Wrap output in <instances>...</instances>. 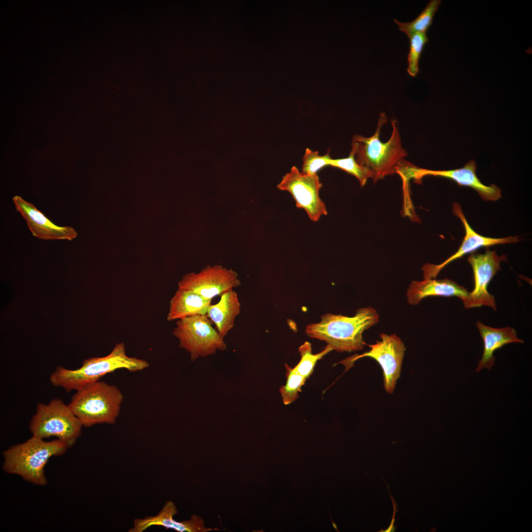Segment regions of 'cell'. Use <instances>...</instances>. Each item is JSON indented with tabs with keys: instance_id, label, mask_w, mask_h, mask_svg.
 Here are the masks:
<instances>
[{
	"instance_id": "cell-1",
	"label": "cell",
	"mask_w": 532,
	"mask_h": 532,
	"mask_svg": "<svg viewBox=\"0 0 532 532\" xmlns=\"http://www.w3.org/2000/svg\"><path fill=\"white\" fill-rule=\"evenodd\" d=\"M387 121L385 113H381L373 135L365 137L355 134L352 139L351 150L356 162L370 172L374 182L397 173L407 155L401 144L396 120L391 121L393 129L389 139L386 142L380 139L381 128Z\"/></svg>"
},
{
	"instance_id": "cell-2",
	"label": "cell",
	"mask_w": 532,
	"mask_h": 532,
	"mask_svg": "<svg viewBox=\"0 0 532 532\" xmlns=\"http://www.w3.org/2000/svg\"><path fill=\"white\" fill-rule=\"evenodd\" d=\"M379 319L376 310L371 307L359 309L353 317L327 313L322 316L319 323L308 325L305 332L310 337L325 341L333 350L350 352L364 348V332Z\"/></svg>"
},
{
	"instance_id": "cell-3",
	"label": "cell",
	"mask_w": 532,
	"mask_h": 532,
	"mask_svg": "<svg viewBox=\"0 0 532 532\" xmlns=\"http://www.w3.org/2000/svg\"><path fill=\"white\" fill-rule=\"evenodd\" d=\"M149 366L148 362L145 360L128 356L125 345L121 342L116 344L108 355L86 359L77 369L57 366L51 373L49 380L53 386L69 392L90 383L99 381L103 376L117 369L123 368L136 372L144 370Z\"/></svg>"
},
{
	"instance_id": "cell-4",
	"label": "cell",
	"mask_w": 532,
	"mask_h": 532,
	"mask_svg": "<svg viewBox=\"0 0 532 532\" xmlns=\"http://www.w3.org/2000/svg\"><path fill=\"white\" fill-rule=\"evenodd\" d=\"M68 448L58 439L45 441L32 435L26 441L13 445L3 452V469L29 482L44 486L47 483L44 467L48 461L52 457L64 454Z\"/></svg>"
},
{
	"instance_id": "cell-5",
	"label": "cell",
	"mask_w": 532,
	"mask_h": 532,
	"mask_svg": "<svg viewBox=\"0 0 532 532\" xmlns=\"http://www.w3.org/2000/svg\"><path fill=\"white\" fill-rule=\"evenodd\" d=\"M75 391L68 405L83 427L115 423L123 399L117 387L98 381Z\"/></svg>"
},
{
	"instance_id": "cell-6",
	"label": "cell",
	"mask_w": 532,
	"mask_h": 532,
	"mask_svg": "<svg viewBox=\"0 0 532 532\" xmlns=\"http://www.w3.org/2000/svg\"><path fill=\"white\" fill-rule=\"evenodd\" d=\"M83 427L68 405L60 399L38 403L29 424L32 435L42 439L55 437L68 448L81 435Z\"/></svg>"
},
{
	"instance_id": "cell-7",
	"label": "cell",
	"mask_w": 532,
	"mask_h": 532,
	"mask_svg": "<svg viewBox=\"0 0 532 532\" xmlns=\"http://www.w3.org/2000/svg\"><path fill=\"white\" fill-rule=\"evenodd\" d=\"M206 315H198L177 320L172 331L179 346L189 352L192 361L227 348L223 337L213 327Z\"/></svg>"
},
{
	"instance_id": "cell-8",
	"label": "cell",
	"mask_w": 532,
	"mask_h": 532,
	"mask_svg": "<svg viewBox=\"0 0 532 532\" xmlns=\"http://www.w3.org/2000/svg\"><path fill=\"white\" fill-rule=\"evenodd\" d=\"M380 336L381 341L369 345L371 348L369 351L360 355L355 354L340 363L348 370L360 358L367 357L374 359L383 370L384 388L387 393L391 394L400 376L405 347L400 338L395 334L381 333Z\"/></svg>"
},
{
	"instance_id": "cell-9",
	"label": "cell",
	"mask_w": 532,
	"mask_h": 532,
	"mask_svg": "<svg viewBox=\"0 0 532 532\" xmlns=\"http://www.w3.org/2000/svg\"><path fill=\"white\" fill-rule=\"evenodd\" d=\"M322 187L317 174L300 172L296 166L291 167L277 185L279 189L289 192L296 201V206L304 209L314 222L328 214L327 207L319 196Z\"/></svg>"
},
{
	"instance_id": "cell-10",
	"label": "cell",
	"mask_w": 532,
	"mask_h": 532,
	"mask_svg": "<svg viewBox=\"0 0 532 532\" xmlns=\"http://www.w3.org/2000/svg\"><path fill=\"white\" fill-rule=\"evenodd\" d=\"M505 255L498 256L495 251L487 249L483 254L472 253L467 261L472 266L474 287L463 301L465 308L487 306L497 310L494 296L488 291V285L495 275L501 269L500 263L506 261Z\"/></svg>"
},
{
	"instance_id": "cell-11",
	"label": "cell",
	"mask_w": 532,
	"mask_h": 532,
	"mask_svg": "<svg viewBox=\"0 0 532 532\" xmlns=\"http://www.w3.org/2000/svg\"><path fill=\"white\" fill-rule=\"evenodd\" d=\"M241 285L237 273L220 265L208 266L198 273L185 274L178 283V289L196 293L211 299Z\"/></svg>"
},
{
	"instance_id": "cell-12",
	"label": "cell",
	"mask_w": 532,
	"mask_h": 532,
	"mask_svg": "<svg viewBox=\"0 0 532 532\" xmlns=\"http://www.w3.org/2000/svg\"><path fill=\"white\" fill-rule=\"evenodd\" d=\"M453 212L455 216L460 218L464 226L465 235L464 240L457 252L442 263L439 265H424L422 267L424 279L435 278L441 270L449 264L466 254L474 252L480 248L498 244L516 243L520 240L517 236L492 238L480 235L470 226L460 205L456 202L453 204Z\"/></svg>"
},
{
	"instance_id": "cell-13",
	"label": "cell",
	"mask_w": 532,
	"mask_h": 532,
	"mask_svg": "<svg viewBox=\"0 0 532 532\" xmlns=\"http://www.w3.org/2000/svg\"><path fill=\"white\" fill-rule=\"evenodd\" d=\"M13 201L16 209L26 220L32 234L39 239L48 240L66 239L72 240L78 236L77 231L71 226H59L53 223L42 212L18 196Z\"/></svg>"
},
{
	"instance_id": "cell-14",
	"label": "cell",
	"mask_w": 532,
	"mask_h": 532,
	"mask_svg": "<svg viewBox=\"0 0 532 532\" xmlns=\"http://www.w3.org/2000/svg\"><path fill=\"white\" fill-rule=\"evenodd\" d=\"M476 164L470 160L464 167L455 169L433 170L415 167L413 178L419 180L425 176L432 175L450 179L459 185L468 186L476 191L484 200L496 201L501 198V190L495 185H485L476 175Z\"/></svg>"
},
{
	"instance_id": "cell-15",
	"label": "cell",
	"mask_w": 532,
	"mask_h": 532,
	"mask_svg": "<svg viewBox=\"0 0 532 532\" xmlns=\"http://www.w3.org/2000/svg\"><path fill=\"white\" fill-rule=\"evenodd\" d=\"M176 506L173 501L168 500L159 513L152 516L136 518L133 527L129 532H142L150 527L162 526L166 529H171L178 532H206L215 529L207 528L202 518L193 515L189 520L179 522L173 519L177 513Z\"/></svg>"
},
{
	"instance_id": "cell-16",
	"label": "cell",
	"mask_w": 532,
	"mask_h": 532,
	"mask_svg": "<svg viewBox=\"0 0 532 532\" xmlns=\"http://www.w3.org/2000/svg\"><path fill=\"white\" fill-rule=\"evenodd\" d=\"M482 337L484 349L476 371L483 368L491 370L495 363L494 352L503 346L512 343H523V340L518 337L516 330L511 327L496 328L486 326L480 321L476 323Z\"/></svg>"
},
{
	"instance_id": "cell-17",
	"label": "cell",
	"mask_w": 532,
	"mask_h": 532,
	"mask_svg": "<svg viewBox=\"0 0 532 532\" xmlns=\"http://www.w3.org/2000/svg\"><path fill=\"white\" fill-rule=\"evenodd\" d=\"M469 292L464 286L449 279L441 280L424 279L413 281L407 290V302L410 305H416L428 297H457L464 300Z\"/></svg>"
},
{
	"instance_id": "cell-18",
	"label": "cell",
	"mask_w": 532,
	"mask_h": 532,
	"mask_svg": "<svg viewBox=\"0 0 532 532\" xmlns=\"http://www.w3.org/2000/svg\"><path fill=\"white\" fill-rule=\"evenodd\" d=\"M240 310L238 295L232 290L223 294L218 302L211 304L206 315L215 325L219 334L224 338L233 328Z\"/></svg>"
},
{
	"instance_id": "cell-19",
	"label": "cell",
	"mask_w": 532,
	"mask_h": 532,
	"mask_svg": "<svg viewBox=\"0 0 532 532\" xmlns=\"http://www.w3.org/2000/svg\"><path fill=\"white\" fill-rule=\"evenodd\" d=\"M211 301L191 291L178 289L170 300L166 319L172 321L206 315Z\"/></svg>"
},
{
	"instance_id": "cell-20",
	"label": "cell",
	"mask_w": 532,
	"mask_h": 532,
	"mask_svg": "<svg viewBox=\"0 0 532 532\" xmlns=\"http://www.w3.org/2000/svg\"><path fill=\"white\" fill-rule=\"evenodd\" d=\"M441 2L440 0H430L419 15L411 22H400L396 19L394 21L399 30L408 37L415 33H426L432 24L434 15Z\"/></svg>"
},
{
	"instance_id": "cell-21",
	"label": "cell",
	"mask_w": 532,
	"mask_h": 532,
	"mask_svg": "<svg viewBox=\"0 0 532 532\" xmlns=\"http://www.w3.org/2000/svg\"><path fill=\"white\" fill-rule=\"evenodd\" d=\"M332 350V349L327 345L321 352L313 354L312 353L311 344L306 341L299 347V351L301 359L294 368L300 375L307 379L312 374L317 361Z\"/></svg>"
},
{
	"instance_id": "cell-22",
	"label": "cell",
	"mask_w": 532,
	"mask_h": 532,
	"mask_svg": "<svg viewBox=\"0 0 532 532\" xmlns=\"http://www.w3.org/2000/svg\"><path fill=\"white\" fill-rule=\"evenodd\" d=\"M287 382L282 386L279 391L284 404L288 405L296 400L299 397V393L304 385L306 379L300 375L294 368H291L285 364Z\"/></svg>"
},
{
	"instance_id": "cell-23",
	"label": "cell",
	"mask_w": 532,
	"mask_h": 532,
	"mask_svg": "<svg viewBox=\"0 0 532 532\" xmlns=\"http://www.w3.org/2000/svg\"><path fill=\"white\" fill-rule=\"evenodd\" d=\"M409 51L407 55V71L411 77H416L419 71V61L423 49L429 39L426 33H415L409 37Z\"/></svg>"
},
{
	"instance_id": "cell-24",
	"label": "cell",
	"mask_w": 532,
	"mask_h": 532,
	"mask_svg": "<svg viewBox=\"0 0 532 532\" xmlns=\"http://www.w3.org/2000/svg\"><path fill=\"white\" fill-rule=\"evenodd\" d=\"M330 166L342 169L355 176L362 187L366 184L368 178H372L370 172L357 163L354 152L352 150L346 158L332 159Z\"/></svg>"
},
{
	"instance_id": "cell-25",
	"label": "cell",
	"mask_w": 532,
	"mask_h": 532,
	"mask_svg": "<svg viewBox=\"0 0 532 532\" xmlns=\"http://www.w3.org/2000/svg\"><path fill=\"white\" fill-rule=\"evenodd\" d=\"M332 158L329 150L324 155H320L317 151L306 148L302 158L301 172L308 174H316L323 167L330 166Z\"/></svg>"
},
{
	"instance_id": "cell-26",
	"label": "cell",
	"mask_w": 532,
	"mask_h": 532,
	"mask_svg": "<svg viewBox=\"0 0 532 532\" xmlns=\"http://www.w3.org/2000/svg\"><path fill=\"white\" fill-rule=\"evenodd\" d=\"M385 483H386V482H385ZM386 485H387V488H388V491H389V495H390L391 499L392 501L393 505V514L392 518L391 519V521L390 525L389 526V527L386 529H385L384 530L381 529L380 531H378V532H395V530H396V529L397 528V527L395 526V521H396L395 515H396V513H397V512H398V508H397V503H396L395 500L394 499L393 497L392 496H391V494H390V491H389V490L388 486L387 485V484H386Z\"/></svg>"
},
{
	"instance_id": "cell-27",
	"label": "cell",
	"mask_w": 532,
	"mask_h": 532,
	"mask_svg": "<svg viewBox=\"0 0 532 532\" xmlns=\"http://www.w3.org/2000/svg\"><path fill=\"white\" fill-rule=\"evenodd\" d=\"M329 513H330V518H331V521H332V527H333V528H334V529H335V530H336V531L337 532H339V531H338V529H337V526H336V524H335V523L334 522H333V521H332V517H331V513H330V510H329Z\"/></svg>"
}]
</instances>
